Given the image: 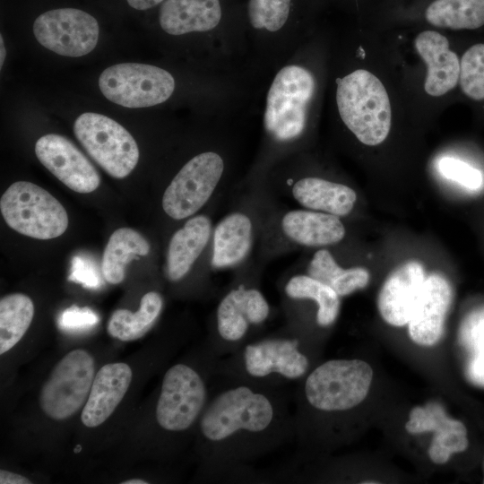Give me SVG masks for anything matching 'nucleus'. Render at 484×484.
Segmentation results:
<instances>
[{
    "mask_svg": "<svg viewBox=\"0 0 484 484\" xmlns=\"http://www.w3.org/2000/svg\"><path fill=\"white\" fill-rule=\"evenodd\" d=\"M199 430L212 449L219 471H227L291 436L293 417L284 399L271 386L241 379L208 401Z\"/></svg>",
    "mask_w": 484,
    "mask_h": 484,
    "instance_id": "f257e3e1",
    "label": "nucleus"
},
{
    "mask_svg": "<svg viewBox=\"0 0 484 484\" xmlns=\"http://www.w3.org/2000/svg\"><path fill=\"white\" fill-rule=\"evenodd\" d=\"M336 103L347 128L363 144L376 146L388 136L392 106L381 80L366 69H357L338 80Z\"/></svg>",
    "mask_w": 484,
    "mask_h": 484,
    "instance_id": "f03ea898",
    "label": "nucleus"
},
{
    "mask_svg": "<svg viewBox=\"0 0 484 484\" xmlns=\"http://www.w3.org/2000/svg\"><path fill=\"white\" fill-rule=\"evenodd\" d=\"M372 378V367L361 359H331L307 375L303 401L307 407L322 413L347 411L365 400Z\"/></svg>",
    "mask_w": 484,
    "mask_h": 484,
    "instance_id": "7ed1b4c3",
    "label": "nucleus"
},
{
    "mask_svg": "<svg viewBox=\"0 0 484 484\" xmlns=\"http://www.w3.org/2000/svg\"><path fill=\"white\" fill-rule=\"evenodd\" d=\"M0 210L6 224L15 231L37 239H52L68 227L64 206L36 184L18 181L3 194Z\"/></svg>",
    "mask_w": 484,
    "mask_h": 484,
    "instance_id": "20e7f679",
    "label": "nucleus"
},
{
    "mask_svg": "<svg viewBox=\"0 0 484 484\" xmlns=\"http://www.w3.org/2000/svg\"><path fill=\"white\" fill-rule=\"evenodd\" d=\"M315 89V78L304 67L288 65L276 74L264 117V127L274 140L290 142L302 134Z\"/></svg>",
    "mask_w": 484,
    "mask_h": 484,
    "instance_id": "39448f33",
    "label": "nucleus"
},
{
    "mask_svg": "<svg viewBox=\"0 0 484 484\" xmlns=\"http://www.w3.org/2000/svg\"><path fill=\"white\" fill-rule=\"evenodd\" d=\"M346 234L340 217L305 208L269 212L262 237L273 253L300 247H324L341 242Z\"/></svg>",
    "mask_w": 484,
    "mask_h": 484,
    "instance_id": "423d86ee",
    "label": "nucleus"
},
{
    "mask_svg": "<svg viewBox=\"0 0 484 484\" xmlns=\"http://www.w3.org/2000/svg\"><path fill=\"white\" fill-rule=\"evenodd\" d=\"M73 133L91 159L115 178L127 177L138 163L135 140L112 118L94 112L82 113L74 122Z\"/></svg>",
    "mask_w": 484,
    "mask_h": 484,
    "instance_id": "0eeeda50",
    "label": "nucleus"
},
{
    "mask_svg": "<svg viewBox=\"0 0 484 484\" xmlns=\"http://www.w3.org/2000/svg\"><path fill=\"white\" fill-rule=\"evenodd\" d=\"M224 170V160L217 152L194 156L165 189L161 199L164 212L175 220L195 215L217 191Z\"/></svg>",
    "mask_w": 484,
    "mask_h": 484,
    "instance_id": "6e6552de",
    "label": "nucleus"
},
{
    "mask_svg": "<svg viewBox=\"0 0 484 484\" xmlns=\"http://www.w3.org/2000/svg\"><path fill=\"white\" fill-rule=\"evenodd\" d=\"M104 97L117 105L139 108L165 102L175 80L166 70L140 63H121L106 68L99 78Z\"/></svg>",
    "mask_w": 484,
    "mask_h": 484,
    "instance_id": "1a4fd4ad",
    "label": "nucleus"
},
{
    "mask_svg": "<svg viewBox=\"0 0 484 484\" xmlns=\"http://www.w3.org/2000/svg\"><path fill=\"white\" fill-rule=\"evenodd\" d=\"M95 376L91 353L73 350L54 367L39 393L44 413L56 420L73 416L84 406Z\"/></svg>",
    "mask_w": 484,
    "mask_h": 484,
    "instance_id": "9d476101",
    "label": "nucleus"
},
{
    "mask_svg": "<svg viewBox=\"0 0 484 484\" xmlns=\"http://www.w3.org/2000/svg\"><path fill=\"white\" fill-rule=\"evenodd\" d=\"M208 402L205 381L186 364H176L165 373L155 410L159 426L169 432L190 428Z\"/></svg>",
    "mask_w": 484,
    "mask_h": 484,
    "instance_id": "9b49d317",
    "label": "nucleus"
},
{
    "mask_svg": "<svg viewBox=\"0 0 484 484\" xmlns=\"http://www.w3.org/2000/svg\"><path fill=\"white\" fill-rule=\"evenodd\" d=\"M33 34L39 44L58 55L82 56L98 43L99 23L90 13L75 8L47 11L36 18Z\"/></svg>",
    "mask_w": 484,
    "mask_h": 484,
    "instance_id": "f8f14e48",
    "label": "nucleus"
},
{
    "mask_svg": "<svg viewBox=\"0 0 484 484\" xmlns=\"http://www.w3.org/2000/svg\"><path fill=\"white\" fill-rule=\"evenodd\" d=\"M266 214L255 207L238 206L213 227L210 264L214 270L240 266L251 255L255 239L262 235Z\"/></svg>",
    "mask_w": 484,
    "mask_h": 484,
    "instance_id": "ddd939ff",
    "label": "nucleus"
},
{
    "mask_svg": "<svg viewBox=\"0 0 484 484\" xmlns=\"http://www.w3.org/2000/svg\"><path fill=\"white\" fill-rule=\"evenodd\" d=\"M299 345V341L291 337L268 338L247 344L241 354L246 380L262 383L276 376L285 380L301 378L308 370L309 361Z\"/></svg>",
    "mask_w": 484,
    "mask_h": 484,
    "instance_id": "4468645a",
    "label": "nucleus"
},
{
    "mask_svg": "<svg viewBox=\"0 0 484 484\" xmlns=\"http://www.w3.org/2000/svg\"><path fill=\"white\" fill-rule=\"evenodd\" d=\"M35 153L41 164L71 190L88 194L99 187L98 171L65 136L56 134L41 136L36 142Z\"/></svg>",
    "mask_w": 484,
    "mask_h": 484,
    "instance_id": "2eb2a0df",
    "label": "nucleus"
},
{
    "mask_svg": "<svg viewBox=\"0 0 484 484\" xmlns=\"http://www.w3.org/2000/svg\"><path fill=\"white\" fill-rule=\"evenodd\" d=\"M269 315L270 305L262 291L255 286L239 284L230 289L218 304L219 339L229 344L238 343L251 326L262 324Z\"/></svg>",
    "mask_w": 484,
    "mask_h": 484,
    "instance_id": "dca6fc26",
    "label": "nucleus"
},
{
    "mask_svg": "<svg viewBox=\"0 0 484 484\" xmlns=\"http://www.w3.org/2000/svg\"><path fill=\"white\" fill-rule=\"evenodd\" d=\"M425 280L424 268L417 261H408L389 274L377 298L378 310L387 324L402 326L410 322Z\"/></svg>",
    "mask_w": 484,
    "mask_h": 484,
    "instance_id": "f3484780",
    "label": "nucleus"
},
{
    "mask_svg": "<svg viewBox=\"0 0 484 484\" xmlns=\"http://www.w3.org/2000/svg\"><path fill=\"white\" fill-rule=\"evenodd\" d=\"M452 297V288L445 277L432 273L426 278L420 297L408 323L409 334L414 342L422 346H432L440 340Z\"/></svg>",
    "mask_w": 484,
    "mask_h": 484,
    "instance_id": "a211bd4d",
    "label": "nucleus"
},
{
    "mask_svg": "<svg viewBox=\"0 0 484 484\" xmlns=\"http://www.w3.org/2000/svg\"><path fill=\"white\" fill-rule=\"evenodd\" d=\"M414 44L427 67V94L441 97L454 90L459 84L460 57L450 48L448 39L436 30H425L418 33Z\"/></svg>",
    "mask_w": 484,
    "mask_h": 484,
    "instance_id": "6ab92c4d",
    "label": "nucleus"
},
{
    "mask_svg": "<svg viewBox=\"0 0 484 484\" xmlns=\"http://www.w3.org/2000/svg\"><path fill=\"white\" fill-rule=\"evenodd\" d=\"M132 369L125 363H110L96 373L81 420L88 428L104 423L125 395L132 381Z\"/></svg>",
    "mask_w": 484,
    "mask_h": 484,
    "instance_id": "aec40b11",
    "label": "nucleus"
},
{
    "mask_svg": "<svg viewBox=\"0 0 484 484\" xmlns=\"http://www.w3.org/2000/svg\"><path fill=\"white\" fill-rule=\"evenodd\" d=\"M213 225L205 214L188 218L184 225L174 232L167 250L166 275L173 282L184 279L196 261L212 244Z\"/></svg>",
    "mask_w": 484,
    "mask_h": 484,
    "instance_id": "412c9836",
    "label": "nucleus"
},
{
    "mask_svg": "<svg viewBox=\"0 0 484 484\" xmlns=\"http://www.w3.org/2000/svg\"><path fill=\"white\" fill-rule=\"evenodd\" d=\"M286 191L302 208L340 218L350 214L357 201L356 192L349 186L318 177L289 179Z\"/></svg>",
    "mask_w": 484,
    "mask_h": 484,
    "instance_id": "4be33fe9",
    "label": "nucleus"
},
{
    "mask_svg": "<svg viewBox=\"0 0 484 484\" xmlns=\"http://www.w3.org/2000/svg\"><path fill=\"white\" fill-rule=\"evenodd\" d=\"M220 18V0H165L159 12L160 25L170 35L211 30Z\"/></svg>",
    "mask_w": 484,
    "mask_h": 484,
    "instance_id": "5701e85b",
    "label": "nucleus"
},
{
    "mask_svg": "<svg viewBox=\"0 0 484 484\" xmlns=\"http://www.w3.org/2000/svg\"><path fill=\"white\" fill-rule=\"evenodd\" d=\"M416 12L438 29L477 30L484 27V0H426L419 3Z\"/></svg>",
    "mask_w": 484,
    "mask_h": 484,
    "instance_id": "b1692460",
    "label": "nucleus"
},
{
    "mask_svg": "<svg viewBox=\"0 0 484 484\" xmlns=\"http://www.w3.org/2000/svg\"><path fill=\"white\" fill-rule=\"evenodd\" d=\"M149 252L150 244L142 234L129 228L117 229L104 249L101 264L104 279L111 284L122 282L127 264Z\"/></svg>",
    "mask_w": 484,
    "mask_h": 484,
    "instance_id": "393cba45",
    "label": "nucleus"
},
{
    "mask_svg": "<svg viewBox=\"0 0 484 484\" xmlns=\"http://www.w3.org/2000/svg\"><path fill=\"white\" fill-rule=\"evenodd\" d=\"M163 307V298L156 291L144 294L138 311L117 309L108 323V334L119 341H129L142 338L154 325Z\"/></svg>",
    "mask_w": 484,
    "mask_h": 484,
    "instance_id": "a878e982",
    "label": "nucleus"
},
{
    "mask_svg": "<svg viewBox=\"0 0 484 484\" xmlns=\"http://www.w3.org/2000/svg\"><path fill=\"white\" fill-rule=\"evenodd\" d=\"M307 274L332 287L340 297L365 288L369 281L367 269L359 266L342 268L324 248L313 255L307 266Z\"/></svg>",
    "mask_w": 484,
    "mask_h": 484,
    "instance_id": "bb28decb",
    "label": "nucleus"
},
{
    "mask_svg": "<svg viewBox=\"0 0 484 484\" xmlns=\"http://www.w3.org/2000/svg\"><path fill=\"white\" fill-rule=\"evenodd\" d=\"M284 294L290 300H313L317 305L316 323L331 325L340 311V296L335 290L307 273L291 275L284 284Z\"/></svg>",
    "mask_w": 484,
    "mask_h": 484,
    "instance_id": "cd10ccee",
    "label": "nucleus"
},
{
    "mask_svg": "<svg viewBox=\"0 0 484 484\" xmlns=\"http://www.w3.org/2000/svg\"><path fill=\"white\" fill-rule=\"evenodd\" d=\"M34 315L30 298L13 293L0 300V354L11 350L23 337Z\"/></svg>",
    "mask_w": 484,
    "mask_h": 484,
    "instance_id": "c85d7f7f",
    "label": "nucleus"
},
{
    "mask_svg": "<svg viewBox=\"0 0 484 484\" xmlns=\"http://www.w3.org/2000/svg\"><path fill=\"white\" fill-rule=\"evenodd\" d=\"M460 337L471 354L469 376L474 382L484 385V306L464 318Z\"/></svg>",
    "mask_w": 484,
    "mask_h": 484,
    "instance_id": "c756f323",
    "label": "nucleus"
},
{
    "mask_svg": "<svg viewBox=\"0 0 484 484\" xmlns=\"http://www.w3.org/2000/svg\"><path fill=\"white\" fill-rule=\"evenodd\" d=\"M434 432L428 455L435 463H445L453 454L463 452L468 447L467 429L460 420L448 417Z\"/></svg>",
    "mask_w": 484,
    "mask_h": 484,
    "instance_id": "7c9ffc66",
    "label": "nucleus"
},
{
    "mask_svg": "<svg viewBox=\"0 0 484 484\" xmlns=\"http://www.w3.org/2000/svg\"><path fill=\"white\" fill-rule=\"evenodd\" d=\"M291 0H248L247 14L255 29L274 32L286 23Z\"/></svg>",
    "mask_w": 484,
    "mask_h": 484,
    "instance_id": "2f4dec72",
    "label": "nucleus"
},
{
    "mask_svg": "<svg viewBox=\"0 0 484 484\" xmlns=\"http://www.w3.org/2000/svg\"><path fill=\"white\" fill-rule=\"evenodd\" d=\"M437 169L443 177L470 190H477L483 184L481 171L462 160L443 157L437 163Z\"/></svg>",
    "mask_w": 484,
    "mask_h": 484,
    "instance_id": "473e14b6",
    "label": "nucleus"
},
{
    "mask_svg": "<svg viewBox=\"0 0 484 484\" xmlns=\"http://www.w3.org/2000/svg\"><path fill=\"white\" fill-rule=\"evenodd\" d=\"M99 321V315L91 308L72 306L61 313L58 326L65 332H82L95 326Z\"/></svg>",
    "mask_w": 484,
    "mask_h": 484,
    "instance_id": "72a5a7b5",
    "label": "nucleus"
},
{
    "mask_svg": "<svg viewBox=\"0 0 484 484\" xmlns=\"http://www.w3.org/2000/svg\"><path fill=\"white\" fill-rule=\"evenodd\" d=\"M68 280L80 283L87 289H97L101 285L95 264L90 259L81 255L73 256Z\"/></svg>",
    "mask_w": 484,
    "mask_h": 484,
    "instance_id": "f704fd0d",
    "label": "nucleus"
},
{
    "mask_svg": "<svg viewBox=\"0 0 484 484\" xmlns=\"http://www.w3.org/2000/svg\"><path fill=\"white\" fill-rule=\"evenodd\" d=\"M1 484H30L31 481L24 476L5 470L0 471Z\"/></svg>",
    "mask_w": 484,
    "mask_h": 484,
    "instance_id": "c9c22d12",
    "label": "nucleus"
},
{
    "mask_svg": "<svg viewBox=\"0 0 484 484\" xmlns=\"http://www.w3.org/2000/svg\"><path fill=\"white\" fill-rule=\"evenodd\" d=\"M128 4L135 10L144 11L151 9L165 0H126Z\"/></svg>",
    "mask_w": 484,
    "mask_h": 484,
    "instance_id": "e433bc0d",
    "label": "nucleus"
},
{
    "mask_svg": "<svg viewBox=\"0 0 484 484\" xmlns=\"http://www.w3.org/2000/svg\"><path fill=\"white\" fill-rule=\"evenodd\" d=\"M0 49H1V54H0V67L3 66V64L4 62V59H5V56H6V51H5V48H4V39H3V37L1 35L0 37Z\"/></svg>",
    "mask_w": 484,
    "mask_h": 484,
    "instance_id": "4c0bfd02",
    "label": "nucleus"
},
{
    "mask_svg": "<svg viewBox=\"0 0 484 484\" xmlns=\"http://www.w3.org/2000/svg\"><path fill=\"white\" fill-rule=\"evenodd\" d=\"M122 484H148L149 482L140 479H133L121 482Z\"/></svg>",
    "mask_w": 484,
    "mask_h": 484,
    "instance_id": "58836bf2",
    "label": "nucleus"
},
{
    "mask_svg": "<svg viewBox=\"0 0 484 484\" xmlns=\"http://www.w3.org/2000/svg\"><path fill=\"white\" fill-rule=\"evenodd\" d=\"M483 483H484V479H483Z\"/></svg>",
    "mask_w": 484,
    "mask_h": 484,
    "instance_id": "ea45409f",
    "label": "nucleus"
}]
</instances>
